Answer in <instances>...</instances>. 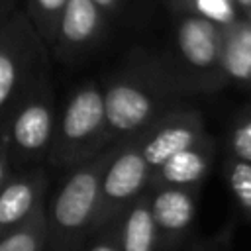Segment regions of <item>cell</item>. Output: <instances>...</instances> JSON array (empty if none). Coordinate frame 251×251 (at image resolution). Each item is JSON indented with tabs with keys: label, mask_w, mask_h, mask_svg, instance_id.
<instances>
[{
	"label": "cell",
	"mask_w": 251,
	"mask_h": 251,
	"mask_svg": "<svg viewBox=\"0 0 251 251\" xmlns=\"http://www.w3.org/2000/svg\"><path fill=\"white\" fill-rule=\"evenodd\" d=\"M104 90V151L149 129L186 92L155 59L135 61L112 75Z\"/></svg>",
	"instance_id": "6da1fadb"
},
{
	"label": "cell",
	"mask_w": 251,
	"mask_h": 251,
	"mask_svg": "<svg viewBox=\"0 0 251 251\" xmlns=\"http://www.w3.org/2000/svg\"><path fill=\"white\" fill-rule=\"evenodd\" d=\"M112 147L71 169L49 206L45 204L47 251H82L98 212L100 178Z\"/></svg>",
	"instance_id": "7a4b0ae2"
},
{
	"label": "cell",
	"mask_w": 251,
	"mask_h": 251,
	"mask_svg": "<svg viewBox=\"0 0 251 251\" xmlns=\"http://www.w3.org/2000/svg\"><path fill=\"white\" fill-rule=\"evenodd\" d=\"M222 55V25L196 14L176 12L175 55L163 65L186 94H210L227 86Z\"/></svg>",
	"instance_id": "3957f363"
},
{
	"label": "cell",
	"mask_w": 251,
	"mask_h": 251,
	"mask_svg": "<svg viewBox=\"0 0 251 251\" xmlns=\"http://www.w3.org/2000/svg\"><path fill=\"white\" fill-rule=\"evenodd\" d=\"M45 75H49V49L18 6L0 27V127Z\"/></svg>",
	"instance_id": "277c9868"
},
{
	"label": "cell",
	"mask_w": 251,
	"mask_h": 251,
	"mask_svg": "<svg viewBox=\"0 0 251 251\" xmlns=\"http://www.w3.org/2000/svg\"><path fill=\"white\" fill-rule=\"evenodd\" d=\"M104 90L96 80L82 82L59 110L47 165L73 169L104 151Z\"/></svg>",
	"instance_id": "5b68a950"
},
{
	"label": "cell",
	"mask_w": 251,
	"mask_h": 251,
	"mask_svg": "<svg viewBox=\"0 0 251 251\" xmlns=\"http://www.w3.org/2000/svg\"><path fill=\"white\" fill-rule=\"evenodd\" d=\"M59 104L49 75L41 76L4 124L8 163L12 173L41 167L53 145Z\"/></svg>",
	"instance_id": "8992f818"
},
{
	"label": "cell",
	"mask_w": 251,
	"mask_h": 251,
	"mask_svg": "<svg viewBox=\"0 0 251 251\" xmlns=\"http://www.w3.org/2000/svg\"><path fill=\"white\" fill-rule=\"evenodd\" d=\"M151 169L141 151V135L112 145V157L100 178L98 212L92 224L90 237L102 227L120 220V216L141 194L147 192Z\"/></svg>",
	"instance_id": "52a82bcc"
},
{
	"label": "cell",
	"mask_w": 251,
	"mask_h": 251,
	"mask_svg": "<svg viewBox=\"0 0 251 251\" xmlns=\"http://www.w3.org/2000/svg\"><path fill=\"white\" fill-rule=\"evenodd\" d=\"M108 16L94 0H67L53 37L49 55L63 63H75L92 51L108 29Z\"/></svg>",
	"instance_id": "ba28073f"
},
{
	"label": "cell",
	"mask_w": 251,
	"mask_h": 251,
	"mask_svg": "<svg viewBox=\"0 0 251 251\" xmlns=\"http://www.w3.org/2000/svg\"><path fill=\"white\" fill-rule=\"evenodd\" d=\"M210 133L204 118L194 108H173L165 112L149 129L141 133V151L151 171L161 167L173 155L196 145Z\"/></svg>",
	"instance_id": "9c48e42d"
},
{
	"label": "cell",
	"mask_w": 251,
	"mask_h": 251,
	"mask_svg": "<svg viewBox=\"0 0 251 251\" xmlns=\"http://www.w3.org/2000/svg\"><path fill=\"white\" fill-rule=\"evenodd\" d=\"M47 196V173L41 167L12 173L0 188V237L24 226Z\"/></svg>",
	"instance_id": "30bf717a"
},
{
	"label": "cell",
	"mask_w": 251,
	"mask_h": 251,
	"mask_svg": "<svg viewBox=\"0 0 251 251\" xmlns=\"http://www.w3.org/2000/svg\"><path fill=\"white\" fill-rule=\"evenodd\" d=\"M147 194L159 247L171 249L182 241L196 218V188L163 186L147 190Z\"/></svg>",
	"instance_id": "8fae6325"
},
{
	"label": "cell",
	"mask_w": 251,
	"mask_h": 251,
	"mask_svg": "<svg viewBox=\"0 0 251 251\" xmlns=\"http://www.w3.org/2000/svg\"><path fill=\"white\" fill-rule=\"evenodd\" d=\"M216 155V141L212 135L204 137L196 145L173 155L161 167L151 171L147 190L163 188V186H180V188H196L206 178Z\"/></svg>",
	"instance_id": "7c38bea8"
},
{
	"label": "cell",
	"mask_w": 251,
	"mask_h": 251,
	"mask_svg": "<svg viewBox=\"0 0 251 251\" xmlns=\"http://www.w3.org/2000/svg\"><path fill=\"white\" fill-rule=\"evenodd\" d=\"M118 239L122 251H157L159 235L149 208V194H141L118 220Z\"/></svg>",
	"instance_id": "4fadbf2b"
},
{
	"label": "cell",
	"mask_w": 251,
	"mask_h": 251,
	"mask_svg": "<svg viewBox=\"0 0 251 251\" xmlns=\"http://www.w3.org/2000/svg\"><path fill=\"white\" fill-rule=\"evenodd\" d=\"M224 73L227 84L251 90V25L241 16L224 27Z\"/></svg>",
	"instance_id": "5bb4252c"
},
{
	"label": "cell",
	"mask_w": 251,
	"mask_h": 251,
	"mask_svg": "<svg viewBox=\"0 0 251 251\" xmlns=\"http://www.w3.org/2000/svg\"><path fill=\"white\" fill-rule=\"evenodd\" d=\"M0 251H47L45 204L24 226L0 237Z\"/></svg>",
	"instance_id": "9a60e30c"
},
{
	"label": "cell",
	"mask_w": 251,
	"mask_h": 251,
	"mask_svg": "<svg viewBox=\"0 0 251 251\" xmlns=\"http://www.w3.org/2000/svg\"><path fill=\"white\" fill-rule=\"evenodd\" d=\"M222 173L239 212L247 222H251V163L226 155Z\"/></svg>",
	"instance_id": "2e32d148"
},
{
	"label": "cell",
	"mask_w": 251,
	"mask_h": 251,
	"mask_svg": "<svg viewBox=\"0 0 251 251\" xmlns=\"http://www.w3.org/2000/svg\"><path fill=\"white\" fill-rule=\"evenodd\" d=\"M175 14L176 12H186V14H196L202 16L222 27H227L235 24L241 14L235 8L233 0H169Z\"/></svg>",
	"instance_id": "e0dca14e"
},
{
	"label": "cell",
	"mask_w": 251,
	"mask_h": 251,
	"mask_svg": "<svg viewBox=\"0 0 251 251\" xmlns=\"http://www.w3.org/2000/svg\"><path fill=\"white\" fill-rule=\"evenodd\" d=\"M24 2H25V8H24L25 16L29 18L31 25L35 27L37 35L43 39L47 49H51L57 22L67 0H24Z\"/></svg>",
	"instance_id": "ac0fdd59"
},
{
	"label": "cell",
	"mask_w": 251,
	"mask_h": 251,
	"mask_svg": "<svg viewBox=\"0 0 251 251\" xmlns=\"http://www.w3.org/2000/svg\"><path fill=\"white\" fill-rule=\"evenodd\" d=\"M227 155L251 163V104L241 108L227 133Z\"/></svg>",
	"instance_id": "d6986e66"
},
{
	"label": "cell",
	"mask_w": 251,
	"mask_h": 251,
	"mask_svg": "<svg viewBox=\"0 0 251 251\" xmlns=\"http://www.w3.org/2000/svg\"><path fill=\"white\" fill-rule=\"evenodd\" d=\"M82 251H122L120 249V239H118V220L100 231H96L88 239V247Z\"/></svg>",
	"instance_id": "ffe728a7"
},
{
	"label": "cell",
	"mask_w": 251,
	"mask_h": 251,
	"mask_svg": "<svg viewBox=\"0 0 251 251\" xmlns=\"http://www.w3.org/2000/svg\"><path fill=\"white\" fill-rule=\"evenodd\" d=\"M12 176V169L8 163V149H6V133L4 126L0 127V188L6 184V180Z\"/></svg>",
	"instance_id": "44dd1931"
},
{
	"label": "cell",
	"mask_w": 251,
	"mask_h": 251,
	"mask_svg": "<svg viewBox=\"0 0 251 251\" xmlns=\"http://www.w3.org/2000/svg\"><path fill=\"white\" fill-rule=\"evenodd\" d=\"M94 4L108 16V18H114L122 12L124 8V0H94Z\"/></svg>",
	"instance_id": "7402d4cb"
},
{
	"label": "cell",
	"mask_w": 251,
	"mask_h": 251,
	"mask_svg": "<svg viewBox=\"0 0 251 251\" xmlns=\"http://www.w3.org/2000/svg\"><path fill=\"white\" fill-rule=\"evenodd\" d=\"M18 6H20V0H0V27Z\"/></svg>",
	"instance_id": "603a6c76"
},
{
	"label": "cell",
	"mask_w": 251,
	"mask_h": 251,
	"mask_svg": "<svg viewBox=\"0 0 251 251\" xmlns=\"http://www.w3.org/2000/svg\"><path fill=\"white\" fill-rule=\"evenodd\" d=\"M233 4H235V8L239 10L241 16H245L247 12H251V0H233Z\"/></svg>",
	"instance_id": "cb8c5ba5"
},
{
	"label": "cell",
	"mask_w": 251,
	"mask_h": 251,
	"mask_svg": "<svg viewBox=\"0 0 251 251\" xmlns=\"http://www.w3.org/2000/svg\"><path fill=\"white\" fill-rule=\"evenodd\" d=\"M243 18H245V20H247V22H249V25H251V12H247V14H245V16H243Z\"/></svg>",
	"instance_id": "d4e9b609"
}]
</instances>
